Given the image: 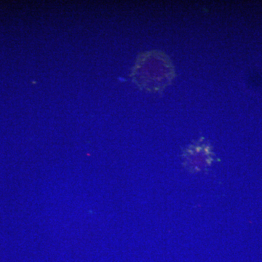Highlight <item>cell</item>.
I'll use <instances>...</instances> for the list:
<instances>
[{
  "label": "cell",
  "instance_id": "cell-1",
  "mask_svg": "<svg viewBox=\"0 0 262 262\" xmlns=\"http://www.w3.org/2000/svg\"><path fill=\"white\" fill-rule=\"evenodd\" d=\"M134 78L138 85L149 91H158L168 85L173 77L170 62L159 52L141 55L134 67Z\"/></svg>",
  "mask_w": 262,
  "mask_h": 262
}]
</instances>
